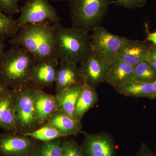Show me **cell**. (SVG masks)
Returning a JSON list of instances; mask_svg holds the SVG:
<instances>
[{"label": "cell", "instance_id": "6da1fadb", "mask_svg": "<svg viewBox=\"0 0 156 156\" xmlns=\"http://www.w3.org/2000/svg\"><path fill=\"white\" fill-rule=\"evenodd\" d=\"M56 25L49 22L26 24L11 38L9 43L12 46L24 48L36 61L58 58L54 39Z\"/></svg>", "mask_w": 156, "mask_h": 156}, {"label": "cell", "instance_id": "7a4b0ae2", "mask_svg": "<svg viewBox=\"0 0 156 156\" xmlns=\"http://www.w3.org/2000/svg\"><path fill=\"white\" fill-rule=\"evenodd\" d=\"M36 61L24 48L12 46L5 51L0 62V80L13 90L29 87L31 71Z\"/></svg>", "mask_w": 156, "mask_h": 156}, {"label": "cell", "instance_id": "3957f363", "mask_svg": "<svg viewBox=\"0 0 156 156\" xmlns=\"http://www.w3.org/2000/svg\"><path fill=\"white\" fill-rule=\"evenodd\" d=\"M54 39L56 55L60 62L80 64L90 48L89 34L72 27L57 24Z\"/></svg>", "mask_w": 156, "mask_h": 156}, {"label": "cell", "instance_id": "277c9868", "mask_svg": "<svg viewBox=\"0 0 156 156\" xmlns=\"http://www.w3.org/2000/svg\"><path fill=\"white\" fill-rule=\"evenodd\" d=\"M72 27L86 34L101 25L112 0H69Z\"/></svg>", "mask_w": 156, "mask_h": 156}, {"label": "cell", "instance_id": "5b68a950", "mask_svg": "<svg viewBox=\"0 0 156 156\" xmlns=\"http://www.w3.org/2000/svg\"><path fill=\"white\" fill-rule=\"evenodd\" d=\"M16 91L15 117L17 132L25 134L40 128L35 104L36 89L27 87Z\"/></svg>", "mask_w": 156, "mask_h": 156}, {"label": "cell", "instance_id": "8992f818", "mask_svg": "<svg viewBox=\"0 0 156 156\" xmlns=\"http://www.w3.org/2000/svg\"><path fill=\"white\" fill-rule=\"evenodd\" d=\"M20 12L17 20L20 29L29 23L49 22L56 25L60 24V18L56 9L48 0H27Z\"/></svg>", "mask_w": 156, "mask_h": 156}, {"label": "cell", "instance_id": "52a82bcc", "mask_svg": "<svg viewBox=\"0 0 156 156\" xmlns=\"http://www.w3.org/2000/svg\"><path fill=\"white\" fill-rule=\"evenodd\" d=\"M90 38V49L95 54L107 59L117 57L118 53L128 38L118 36L98 26L92 30Z\"/></svg>", "mask_w": 156, "mask_h": 156}, {"label": "cell", "instance_id": "ba28073f", "mask_svg": "<svg viewBox=\"0 0 156 156\" xmlns=\"http://www.w3.org/2000/svg\"><path fill=\"white\" fill-rule=\"evenodd\" d=\"M34 140L23 134L6 131L0 134V155L32 156L36 146Z\"/></svg>", "mask_w": 156, "mask_h": 156}, {"label": "cell", "instance_id": "9c48e42d", "mask_svg": "<svg viewBox=\"0 0 156 156\" xmlns=\"http://www.w3.org/2000/svg\"><path fill=\"white\" fill-rule=\"evenodd\" d=\"M110 59L95 54L89 48L80 64L85 82L94 88L101 83H105Z\"/></svg>", "mask_w": 156, "mask_h": 156}, {"label": "cell", "instance_id": "30bf717a", "mask_svg": "<svg viewBox=\"0 0 156 156\" xmlns=\"http://www.w3.org/2000/svg\"><path fill=\"white\" fill-rule=\"evenodd\" d=\"M59 64L58 58L36 61L31 71L29 87L41 90L51 87L55 83Z\"/></svg>", "mask_w": 156, "mask_h": 156}, {"label": "cell", "instance_id": "8fae6325", "mask_svg": "<svg viewBox=\"0 0 156 156\" xmlns=\"http://www.w3.org/2000/svg\"><path fill=\"white\" fill-rule=\"evenodd\" d=\"M81 146L85 156H115L116 148L111 136L105 133L91 134L83 132Z\"/></svg>", "mask_w": 156, "mask_h": 156}, {"label": "cell", "instance_id": "7c38bea8", "mask_svg": "<svg viewBox=\"0 0 156 156\" xmlns=\"http://www.w3.org/2000/svg\"><path fill=\"white\" fill-rule=\"evenodd\" d=\"M85 82L80 68L77 64L59 62L55 83L56 93L69 87L83 85Z\"/></svg>", "mask_w": 156, "mask_h": 156}, {"label": "cell", "instance_id": "4fadbf2b", "mask_svg": "<svg viewBox=\"0 0 156 156\" xmlns=\"http://www.w3.org/2000/svg\"><path fill=\"white\" fill-rule=\"evenodd\" d=\"M151 44L147 41L128 39L118 53L117 57L127 64L134 66L147 60Z\"/></svg>", "mask_w": 156, "mask_h": 156}, {"label": "cell", "instance_id": "5bb4252c", "mask_svg": "<svg viewBox=\"0 0 156 156\" xmlns=\"http://www.w3.org/2000/svg\"><path fill=\"white\" fill-rule=\"evenodd\" d=\"M16 97L17 91L13 89L0 97V128L6 131L17 132L15 117Z\"/></svg>", "mask_w": 156, "mask_h": 156}, {"label": "cell", "instance_id": "9a60e30c", "mask_svg": "<svg viewBox=\"0 0 156 156\" xmlns=\"http://www.w3.org/2000/svg\"><path fill=\"white\" fill-rule=\"evenodd\" d=\"M134 66L120 60L118 57L109 61L105 83L116 88L124 83L131 82Z\"/></svg>", "mask_w": 156, "mask_h": 156}, {"label": "cell", "instance_id": "2e32d148", "mask_svg": "<svg viewBox=\"0 0 156 156\" xmlns=\"http://www.w3.org/2000/svg\"><path fill=\"white\" fill-rule=\"evenodd\" d=\"M35 104L37 120L41 127L47 124L57 111L54 95L41 89H36Z\"/></svg>", "mask_w": 156, "mask_h": 156}, {"label": "cell", "instance_id": "e0dca14e", "mask_svg": "<svg viewBox=\"0 0 156 156\" xmlns=\"http://www.w3.org/2000/svg\"><path fill=\"white\" fill-rule=\"evenodd\" d=\"M83 85L69 87L56 93L54 97L57 111L73 118L76 103Z\"/></svg>", "mask_w": 156, "mask_h": 156}, {"label": "cell", "instance_id": "ac0fdd59", "mask_svg": "<svg viewBox=\"0 0 156 156\" xmlns=\"http://www.w3.org/2000/svg\"><path fill=\"white\" fill-rule=\"evenodd\" d=\"M45 125L56 128L65 137L77 135L80 132L82 128L81 121L69 116L58 111L53 114Z\"/></svg>", "mask_w": 156, "mask_h": 156}, {"label": "cell", "instance_id": "d6986e66", "mask_svg": "<svg viewBox=\"0 0 156 156\" xmlns=\"http://www.w3.org/2000/svg\"><path fill=\"white\" fill-rule=\"evenodd\" d=\"M98 101L95 88L85 82L76 103L73 118L81 121L86 113L92 108Z\"/></svg>", "mask_w": 156, "mask_h": 156}, {"label": "cell", "instance_id": "ffe728a7", "mask_svg": "<svg viewBox=\"0 0 156 156\" xmlns=\"http://www.w3.org/2000/svg\"><path fill=\"white\" fill-rule=\"evenodd\" d=\"M115 89L125 96L151 99L153 93V84L128 82L120 85Z\"/></svg>", "mask_w": 156, "mask_h": 156}, {"label": "cell", "instance_id": "44dd1931", "mask_svg": "<svg viewBox=\"0 0 156 156\" xmlns=\"http://www.w3.org/2000/svg\"><path fill=\"white\" fill-rule=\"evenodd\" d=\"M156 80V70L147 60L134 66L131 82L153 83Z\"/></svg>", "mask_w": 156, "mask_h": 156}, {"label": "cell", "instance_id": "7402d4cb", "mask_svg": "<svg viewBox=\"0 0 156 156\" xmlns=\"http://www.w3.org/2000/svg\"><path fill=\"white\" fill-rule=\"evenodd\" d=\"M22 134L44 142H49L54 140L65 137L64 135L56 128L48 125H44L31 132Z\"/></svg>", "mask_w": 156, "mask_h": 156}, {"label": "cell", "instance_id": "603a6c76", "mask_svg": "<svg viewBox=\"0 0 156 156\" xmlns=\"http://www.w3.org/2000/svg\"><path fill=\"white\" fill-rule=\"evenodd\" d=\"M61 138L36 145L32 156H63Z\"/></svg>", "mask_w": 156, "mask_h": 156}, {"label": "cell", "instance_id": "cb8c5ba5", "mask_svg": "<svg viewBox=\"0 0 156 156\" xmlns=\"http://www.w3.org/2000/svg\"><path fill=\"white\" fill-rule=\"evenodd\" d=\"M17 20L0 11V40L4 41L14 36L19 30Z\"/></svg>", "mask_w": 156, "mask_h": 156}, {"label": "cell", "instance_id": "d4e9b609", "mask_svg": "<svg viewBox=\"0 0 156 156\" xmlns=\"http://www.w3.org/2000/svg\"><path fill=\"white\" fill-rule=\"evenodd\" d=\"M63 156H85L81 146L75 140H62Z\"/></svg>", "mask_w": 156, "mask_h": 156}, {"label": "cell", "instance_id": "484cf974", "mask_svg": "<svg viewBox=\"0 0 156 156\" xmlns=\"http://www.w3.org/2000/svg\"><path fill=\"white\" fill-rule=\"evenodd\" d=\"M20 0H0V11L9 16L19 13Z\"/></svg>", "mask_w": 156, "mask_h": 156}, {"label": "cell", "instance_id": "4316f807", "mask_svg": "<svg viewBox=\"0 0 156 156\" xmlns=\"http://www.w3.org/2000/svg\"><path fill=\"white\" fill-rule=\"evenodd\" d=\"M147 1L148 0H115L112 1V4L131 9L143 8L145 6Z\"/></svg>", "mask_w": 156, "mask_h": 156}, {"label": "cell", "instance_id": "83f0119b", "mask_svg": "<svg viewBox=\"0 0 156 156\" xmlns=\"http://www.w3.org/2000/svg\"><path fill=\"white\" fill-rule=\"evenodd\" d=\"M147 61L156 70V46L153 44H151Z\"/></svg>", "mask_w": 156, "mask_h": 156}, {"label": "cell", "instance_id": "f1b7e54d", "mask_svg": "<svg viewBox=\"0 0 156 156\" xmlns=\"http://www.w3.org/2000/svg\"><path fill=\"white\" fill-rule=\"evenodd\" d=\"M134 156H156V155L146 144L143 143Z\"/></svg>", "mask_w": 156, "mask_h": 156}, {"label": "cell", "instance_id": "f546056e", "mask_svg": "<svg viewBox=\"0 0 156 156\" xmlns=\"http://www.w3.org/2000/svg\"><path fill=\"white\" fill-rule=\"evenodd\" d=\"M146 31L147 37V41L151 42L152 44L156 46V32L151 33L149 31L147 23L145 24Z\"/></svg>", "mask_w": 156, "mask_h": 156}, {"label": "cell", "instance_id": "4dcf8cb0", "mask_svg": "<svg viewBox=\"0 0 156 156\" xmlns=\"http://www.w3.org/2000/svg\"><path fill=\"white\" fill-rule=\"evenodd\" d=\"M10 89H11L6 87L0 80V97L5 95L6 93L10 91Z\"/></svg>", "mask_w": 156, "mask_h": 156}, {"label": "cell", "instance_id": "1f68e13d", "mask_svg": "<svg viewBox=\"0 0 156 156\" xmlns=\"http://www.w3.org/2000/svg\"><path fill=\"white\" fill-rule=\"evenodd\" d=\"M5 44L3 41L0 40V62L2 60L4 53H5Z\"/></svg>", "mask_w": 156, "mask_h": 156}, {"label": "cell", "instance_id": "d6a6232c", "mask_svg": "<svg viewBox=\"0 0 156 156\" xmlns=\"http://www.w3.org/2000/svg\"><path fill=\"white\" fill-rule=\"evenodd\" d=\"M153 93L151 99H156V80L153 83Z\"/></svg>", "mask_w": 156, "mask_h": 156}, {"label": "cell", "instance_id": "836d02e7", "mask_svg": "<svg viewBox=\"0 0 156 156\" xmlns=\"http://www.w3.org/2000/svg\"><path fill=\"white\" fill-rule=\"evenodd\" d=\"M48 1H53V2H62V1H68L69 0H48Z\"/></svg>", "mask_w": 156, "mask_h": 156}, {"label": "cell", "instance_id": "e575fe53", "mask_svg": "<svg viewBox=\"0 0 156 156\" xmlns=\"http://www.w3.org/2000/svg\"><path fill=\"white\" fill-rule=\"evenodd\" d=\"M155 153L156 155V149H155V151L154 152Z\"/></svg>", "mask_w": 156, "mask_h": 156}]
</instances>
